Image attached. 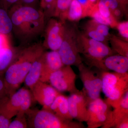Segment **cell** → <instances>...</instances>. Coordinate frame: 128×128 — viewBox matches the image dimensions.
<instances>
[{
    "instance_id": "obj_1",
    "label": "cell",
    "mask_w": 128,
    "mask_h": 128,
    "mask_svg": "<svg viewBox=\"0 0 128 128\" xmlns=\"http://www.w3.org/2000/svg\"><path fill=\"white\" fill-rule=\"evenodd\" d=\"M9 11L12 31L18 39L27 42L43 32L45 28V14L34 6L16 3Z\"/></svg>"
},
{
    "instance_id": "obj_2",
    "label": "cell",
    "mask_w": 128,
    "mask_h": 128,
    "mask_svg": "<svg viewBox=\"0 0 128 128\" xmlns=\"http://www.w3.org/2000/svg\"><path fill=\"white\" fill-rule=\"evenodd\" d=\"M44 52L43 47L36 44L26 48L5 72L4 80L8 95L13 94V89L22 84L34 62Z\"/></svg>"
},
{
    "instance_id": "obj_3",
    "label": "cell",
    "mask_w": 128,
    "mask_h": 128,
    "mask_svg": "<svg viewBox=\"0 0 128 128\" xmlns=\"http://www.w3.org/2000/svg\"><path fill=\"white\" fill-rule=\"evenodd\" d=\"M28 126L34 128H82L80 122L66 120L58 116L50 109H29L25 113Z\"/></svg>"
},
{
    "instance_id": "obj_4",
    "label": "cell",
    "mask_w": 128,
    "mask_h": 128,
    "mask_svg": "<svg viewBox=\"0 0 128 128\" xmlns=\"http://www.w3.org/2000/svg\"><path fill=\"white\" fill-rule=\"evenodd\" d=\"M102 91L107 98L110 106L116 107L122 97L128 91V73H120L102 70Z\"/></svg>"
},
{
    "instance_id": "obj_5",
    "label": "cell",
    "mask_w": 128,
    "mask_h": 128,
    "mask_svg": "<svg viewBox=\"0 0 128 128\" xmlns=\"http://www.w3.org/2000/svg\"><path fill=\"white\" fill-rule=\"evenodd\" d=\"M80 31L74 24L65 22L64 33L62 44L58 50L64 64L76 66L82 63L78 50V38Z\"/></svg>"
},
{
    "instance_id": "obj_6",
    "label": "cell",
    "mask_w": 128,
    "mask_h": 128,
    "mask_svg": "<svg viewBox=\"0 0 128 128\" xmlns=\"http://www.w3.org/2000/svg\"><path fill=\"white\" fill-rule=\"evenodd\" d=\"M78 44L79 52L84 56L88 65L115 54V52L107 44L88 38L80 32Z\"/></svg>"
},
{
    "instance_id": "obj_7",
    "label": "cell",
    "mask_w": 128,
    "mask_h": 128,
    "mask_svg": "<svg viewBox=\"0 0 128 128\" xmlns=\"http://www.w3.org/2000/svg\"><path fill=\"white\" fill-rule=\"evenodd\" d=\"M80 76L83 84L82 92L87 98L89 103L100 97L102 88V80L101 73L93 71L91 67L87 66L83 63L78 66Z\"/></svg>"
},
{
    "instance_id": "obj_8",
    "label": "cell",
    "mask_w": 128,
    "mask_h": 128,
    "mask_svg": "<svg viewBox=\"0 0 128 128\" xmlns=\"http://www.w3.org/2000/svg\"><path fill=\"white\" fill-rule=\"evenodd\" d=\"M76 74L71 66L64 65L51 74L48 82L60 92L73 94L80 92L76 86Z\"/></svg>"
},
{
    "instance_id": "obj_9",
    "label": "cell",
    "mask_w": 128,
    "mask_h": 128,
    "mask_svg": "<svg viewBox=\"0 0 128 128\" xmlns=\"http://www.w3.org/2000/svg\"><path fill=\"white\" fill-rule=\"evenodd\" d=\"M110 106L100 98L92 101L88 105L89 117L86 122L88 128H104L108 123L112 110Z\"/></svg>"
},
{
    "instance_id": "obj_10",
    "label": "cell",
    "mask_w": 128,
    "mask_h": 128,
    "mask_svg": "<svg viewBox=\"0 0 128 128\" xmlns=\"http://www.w3.org/2000/svg\"><path fill=\"white\" fill-rule=\"evenodd\" d=\"M44 46L52 50H58L62 44L65 22L51 18L45 26Z\"/></svg>"
},
{
    "instance_id": "obj_11",
    "label": "cell",
    "mask_w": 128,
    "mask_h": 128,
    "mask_svg": "<svg viewBox=\"0 0 128 128\" xmlns=\"http://www.w3.org/2000/svg\"><path fill=\"white\" fill-rule=\"evenodd\" d=\"M69 112L73 119L86 122L89 119V102L82 91L70 94L68 97Z\"/></svg>"
},
{
    "instance_id": "obj_12",
    "label": "cell",
    "mask_w": 128,
    "mask_h": 128,
    "mask_svg": "<svg viewBox=\"0 0 128 128\" xmlns=\"http://www.w3.org/2000/svg\"><path fill=\"white\" fill-rule=\"evenodd\" d=\"M90 67L95 66L101 70H112L120 73L128 71V58L119 54H112L89 64Z\"/></svg>"
},
{
    "instance_id": "obj_13",
    "label": "cell",
    "mask_w": 128,
    "mask_h": 128,
    "mask_svg": "<svg viewBox=\"0 0 128 128\" xmlns=\"http://www.w3.org/2000/svg\"><path fill=\"white\" fill-rule=\"evenodd\" d=\"M31 91L34 99L44 109H49L56 98L60 94L51 85L40 80L34 85Z\"/></svg>"
},
{
    "instance_id": "obj_14",
    "label": "cell",
    "mask_w": 128,
    "mask_h": 128,
    "mask_svg": "<svg viewBox=\"0 0 128 128\" xmlns=\"http://www.w3.org/2000/svg\"><path fill=\"white\" fill-rule=\"evenodd\" d=\"M114 108L108 123L104 128H128V91L124 94L118 105Z\"/></svg>"
},
{
    "instance_id": "obj_15",
    "label": "cell",
    "mask_w": 128,
    "mask_h": 128,
    "mask_svg": "<svg viewBox=\"0 0 128 128\" xmlns=\"http://www.w3.org/2000/svg\"><path fill=\"white\" fill-rule=\"evenodd\" d=\"M42 64L40 80L48 82L52 73L64 66L58 50H52L44 52L42 55Z\"/></svg>"
},
{
    "instance_id": "obj_16",
    "label": "cell",
    "mask_w": 128,
    "mask_h": 128,
    "mask_svg": "<svg viewBox=\"0 0 128 128\" xmlns=\"http://www.w3.org/2000/svg\"><path fill=\"white\" fill-rule=\"evenodd\" d=\"M24 88H21L14 92L0 104V114L9 119L16 116L20 110Z\"/></svg>"
},
{
    "instance_id": "obj_17",
    "label": "cell",
    "mask_w": 128,
    "mask_h": 128,
    "mask_svg": "<svg viewBox=\"0 0 128 128\" xmlns=\"http://www.w3.org/2000/svg\"><path fill=\"white\" fill-rule=\"evenodd\" d=\"M49 109L63 119L70 121L73 120L69 112L68 97L61 93L56 98Z\"/></svg>"
},
{
    "instance_id": "obj_18",
    "label": "cell",
    "mask_w": 128,
    "mask_h": 128,
    "mask_svg": "<svg viewBox=\"0 0 128 128\" xmlns=\"http://www.w3.org/2000/svg\"><path fill=\"white\" fill-rule=\"evenodd\" d=\"M42 54L34 62L24 80L25 85L30 90L40 80L42 64Z\"/></svg>"
},
{
    "instance_id": "obj_19",
    "label": "cell",
    "mask_w": 128,
    "mask_h": 128,
    "mask_svg": "<svg viewBox=\"0 0 128 128\" xmlns=\"http://www.w3.org/2000/svg\"><path fill=\"white\" fill-rule=\"evenodd\" d=\"M86 16H88L87 10L78 0H72L66 13V19L76 22Z\"/></svg>"
},
{
    "instance_id": "obj_20",
    "label": "cell",
    "mask_w": 128,
    "mask_h": 128,
    "mask_svg": "<svg viewBox=\"0 0 128 128\" xmlns=\"http://www.w3.org/2000/svg\"><path fill=\"white\" fill-rule=\"evenodd\" d=\"M97 7L98 11L103 16L115 20H116L112 15V12L114 10L119 8H122L127 12V10L117 0H99Z\"/></svg>"
},
{
    "instance_id": "obj_21",
    "label": "cell",
    "mask_w": 128,
    "mask_h": 128,
    "mask_svg": "<svg viewBox=\"0 0 128 128\" xmlns=\"http://www.w3.org/2000/svg\"><path fill=\"white\" fill-rule=\"evenodd\" d=\"M109 41L115 53L128 58V41L113 34L110 36Z\"/></svg>"
},
{
    "instance_id": "obj_22",
    "label": "cell",
    "mask_w": 128,
    "mask_h": 128,
    "mask_svg": "<svg viewBox=\"0 0 128 128\" xmlns=\"http://www.w3.org/2000/svg\"><path fill=\"white\" fill-rule=\"evenodd\" d=\"M12 24L7 10L0 5V33L8 35L12 31Z\"/></svg>"
},
{
    "instance_id": "obj_23",
    "label": "cell",
    "mask_w": 128,
    "mask_h": 128,
    "mask_svg": "<svg viewBox=\"0 0 128 128\" xmlns=\"http://www.w3.org/2000/svg\"><path fill=\"white\" fill-rule=\"evenodd\" d=\"M72 0H57L53 16L65 22L66 13Z\"/></svg>"
},
{
    "instance_id": "obj_24",
    "label": "cell",
    "mask_w": 128,
    "mask_h": 128,
    "mask_svg": "<svg viewBox=\"0 0 128 128\" xmlns=\"http://www.w3.org/2000/svg\"><path fill=\"white\" fill-rule=\"evenodd\" d=\"M14 56L10 47L0 48V72L6 70L11 63Z\"/></svg>"
},
{
    "instance_id": "obj_25",
    "label": "cell",
    "mask_w": 128,
    "mask_h": 128,
    "mask_svg": "<svg viewBox=\"0 0 128 128\" xmlns=\"http://www.w3.org/2000/svg\"><path fill=\"white\" fill-rule=\"evenodd\" d=\"M97 5L98 4L90 10L88 16L92 18V19L98 23L108 25L112 28L116 27L118 22V21L106 18L103 16L98 11Z\"/></svg>"
},
{
    "instance_id": "obj_26",
    "label": "cell",
    "mask_w": 128,
    "mask_h": 128,
    "mask_svg": "<svg viewBox=\"0 0 128 128\" xmlns=\"http://www.w3.org/2000/svg\"><path fill=\"white\" fill-rule=\"evenodd\" d=\"M84 32L83 33L88 38L96 41H100L108 45L109 40L100 34L97 31L89 26L87 23L84 26Z\"/></svg>"
},
{
    "instance_id": "obj_27",
    "label": "cell",
    "mask_w": 128,
    "mask_h": 128,
    "mask_svg": "<svg viewBox=\"0 0 128 128\" xmlns=\"http://www.w3.org/2000/svg\"><path fill=\"white\" fill-rule=\"evenodd\" d=\"M86 23L97 31L100 34H102L108 39H109L112 34L109 32L110 28L109 26L98 23L93 19L88 20Z\"/></svg>"
},
{
    "instance_id": "obj_28",
    "label": "cell",
    "mask_w": 128,
    "mask_h": 128,
    "mask_svg": "<svg viewBox=\"0 0 128 128\" xmlns=\"http://www.w3.org/2000/svg\"><path fill=\"white\" fill-rule=\"evenodd\" d=\"M16 116V118L14 120L11 121L8 128H27V121L25 114L18 112Z\"/></svg>"
},
{
    "instance_id": "obj_29",
    "label": "cell",
    "mask_w": 128,
    "mask_h": 128,
    "mask_svg": "<svg viewBox=\"0 0 128 128\" xmlns=\"http://www.w3.org/2000/svg\"><path fill=\"white\" fill-rule=\"evenodd\" d=\"M32 96L31 90L24 88L22 102L21 104L20 108L18 112L25 114L28 110L30 109L32 104Z\"/></svg>"
},
{
    "instance_id": "obj_30",
    "label": "cell",
    "mask_w": 128,
    "mask_h": 128,
    "mask_svg": "<svg viewBox=\"0 0 128 128\" xmlns=\"http://www.w3.org/2000/svg\"><path fill=\"white\" fill-rule=\"evenodd\" d=\"M57 0H41L40 6L48 14L53 16Z\"/></svg>"
},
{
    "instance_id": "obj_31",
    "label": "cell",
    "mask_w": 128,
    "mask_h": 128,
    "mask_svg": "<svg viewBox=\"0 0 128 128\" xmlns=\"http://www.w3.org/2000/svg\"><path fill=\"white\" fill-rule=\"evenodd\" d=\"M116 28L122 38L128 41V21L118 22Z\"/></svg>"
},
{
    "instance_id": "obj_32",
    "label": "cell",
    "mask_w": 128,
    "mask_h": 128,
    "mask_svg": "<svg viewBox=\"0 0 128 128\" xmlns=\"http://www.w3.org/2000/svg\"><path fill=\"white\" fill-rule=\"evenodd\" d=\"M79 2L87 10L88 16L89 12L97 4L99 0H78Z\"/></svg>"
},
{
    "instance_id": "obj_33",
    "label": "cell",
    "mask_w": 128,
    "mask_h": 128,
    "mask_svg": "<svg viewBox=\"0 0 128 128\" xmlns=\"http://www.w3.org/2000/svg\"><path fill=\"white\" fill-rule=\"evenodd\" d=\"M8 94L4 80L0 78V104L7 98Z\"/></svg>"
},
{
    "instance_id": "obj_34",
    "label": "cell",
    "mask_w": 128,
    "mask_h": 128,
    "mask_svg": "<svg viewBox=\"0 0 128 128\" xmlns=\"http://www.w3.org/2000/svg\"><path fill=\"white\" fill-rule=\"evenodd\" d=\"M11 119L0 114V128H8L10 123Z\"/></svg>"
},
{
    "instance_id": "obj_35",
    "label": "cell",
    "mask_w": 128,
    "mask_h": 128,
    "mask_svg": "<svg viewBox=\"0 0 128 128\" xmlns=\"http://www.w3.org/2000/svg\"><path fill=\"white\" fill-rule=\"evenodd\" d=\"M10 47L7 35L0 33V48Z\"/></svg>"
},
{
    "instance_id": "obj_36",
    "label": "cell",
    "mask_w": 128,
    "mask_h": 128,
    "mask_svg": "<svg viewBox=\"0 0 128 128\" xmlns=\"http://www.w3.org/2000/svg\"><path fill=\"white\" fill-rule=\"evenodd\" d=\"M20 1L22 2L24 5L34 6L38 0H20Z\"/></svg>"
},
{
    "instance_id": "obj_37",
    "label": "cell",
    "mask_w": 128,
    "mask_h": 128,
    "mask_svg": "<svg viewBox=\"0 0 128 128\" xmlns=\"http://www.w3.org/2000/svg\"><path fill=\"white\" fill-rule=\"evenodd\" d=\"M121 4L124 8L127 10V6L128 4V0H117Z\"/></svg>"
},
{
    "instance_id": "obj_38",
    "label": "cell",
    "mask_w": 128,
    "mask_h": 128,
    "mask_svg": "<svg viewBox=\"0 0 128 128\" xmlns=\"http://www.w3.org/2000/svg\"><path fill=\"white\" fill-rule=\"evenodd\" d=\"M41 0H40V1H41Z\"/></svg>"
}]
</instances>
